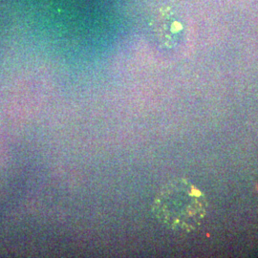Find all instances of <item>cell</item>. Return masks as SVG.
Masks as SVG:
<instances>
[{
	"label": "cell",
	"instance_id": "6da1fadb",
	"mask_svg": "<svg viewBox=\"0 0 258 258\" xmlns=\"http://www.w3.org/2000/svg\"><path fill=\"white\" fill-rule=\"evenodd\" d=\"M203 192L184 178L169 181L158 192L151 206L157 221L176 232L196 231L207 214Z\"/></svg>",
	"mask_w": 258,
	"mask_h": 258
}]
</instances>
